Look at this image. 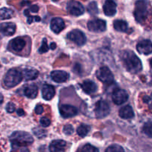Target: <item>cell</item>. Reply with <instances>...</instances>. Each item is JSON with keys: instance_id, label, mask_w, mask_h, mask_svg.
<instances>
[{"instance_id": "37", "label": "cell", "mask_w": 152, "mask_h": 152, "mask_svg": "<svg viewBox=\"0 0 152 152\" xmlns=\"http://www.w3.org/2000/svg\"><path fill=\"white\" fill-rule=\"evenodd\" d=\"M28 24H31L32 23L33 21H36V22H39L41 20L39 16H30L28 15Z\"/></svg>"}, {"instance_id": "4", "label": "cell", "mask_w": 152, "mask_h": 152, "mask_svg": "<svg viewBox=\"0 0 152 152\" xmlns=\"http://www.w3.org/2000/svg\"><path fill=\"white\" fill-rule=\"evenodd\" d=\"M148 3L146 0H138L135 4L134 17L140 23L145 21L148 15Z\"/></svg>"}, {"instance_id": "9", "label": "cell", "mask_w": 152, "mask_h": 152, "mask_svg": "<svg viewBox=\"0 0 152 152\" xmlns=\"http://www.w3.org/2000/svg\"><path fill=\"white\" fill-rule=\"evenodd\" d=\"M88 28L92 32H103L106 29V22L102 19H96L88 22Z\"/></svg>"}, {"instance_id": "32", "label": "cell", "mask_w": 152, "mask_h": 152, "mask_svg": "<svg viewBox=\"0 0 152 152\" xmlns=\"http://www.w3.org/2000/svg\"><path fill=\"white\" fill-rule=\"evenodd\" d=\"M34 134L38 138H42L45 137L46 132L44 129H39V128H36L34 129Z\"/></svg>"}, {"instance_id": "35", "label": "cell", "mask_w": 152, "mask_h": 152, "mask_svg": "<svg viewBox=\"0 0 152 152\" xmlns=\"http://www.w3.org/2000/svg\"><path fill=\"white\" fill-rule=\"evenodd\" d=\"M40 124L43 127H48L50 125V120L48 117H42L40 119Z\"/></svg>"}, {"instance_id": "45", "label": "cell", "mask_w": 152, "mask_h": 152, "mask_svg": "<svg viewBox=\"0 0 152 152\" xmlns=\"http://www.w3.org/2000/svg\"><path fill=\"white\" fill-rule=\"evenodd\" d=\"M53 1H59V0H53Z\"/></svg>"}, {"instance_id": "12", "label": "cell", "mask_w": 152, "mask_h": 152, "mask_svg": "<svg viewBox=\"0 0 152 152\" xmlns=\"http://www.w3.org/2000/svg\"><path fill=\"white\" fill-rule=\"evenodd\" d=\"M137 50L139 53L148 55L152 53V43L150 40L145 39L140 41L137 45Z\"/></svg>"}, {"instance_id": "5", "label": "cell", "mask_w": 152, "mask_h": 152, "mask_svg": "<svg viewBox=\"0 0 152 152\" xmlns=\"http://www.w3.org/2000/svg\"><path fill=\"white\" fill-rule=\"evenodd\" d=\"M95 115L97 118L102 119L110 114V106L104 100H99L95 104Z\"/></svg>"}, {"instance_id": "13", "label": "cell", "mask_w": 152, "mask_h": 152, "mask_svg": "<svg viewBox=\"0 0 152 152\" xmlns=\"http://www.w3.org/2000/svg\"><path fill=\"white\" fill-rule=\"evenodd\" d=\"M50 77L53 81L55 83H65V82L68 81V78H69V74L64 71H60V70H56V71H52L50 74Z\"/></svg>"}, {"instance_id": "38", "label": "cell", "mask_w": 152, "mask_h": 152, "mask_svg": "<svg viewBox=\"0 0 152 152\" xmlns=\"http://www.w3.org/2000/svg\"><path fill=\"white\" fill-rule=\"evenodd\" d=\"M43 111H44V108H43V107L42 106V105H37V107L35 108V112L37 114H42Z\"/></svg>"}, {"instance_id": "29", "label": "cell", "mask_w": 152, "mask_h": 152, "mask_svg": "<svg viewBox=\"0 0 152 152\" xmlns=\"http://www.w3.org/2000/svg\"><path fill=\"white\" fill-rule=\"evenodd\" d=\"M105 152H125V150L120 145L117 144H113L106 148Z\"/></svg>"}, {"instance_id": "44", "label": "cell", "mask_w": 152, "mask_h": 152, "mask_svg": "<svg viewBox=\"0 0 152 152\" xmlns=\"http://www.w3.org/2000/svg\"><path fill=\"white\" fill-rule=\"evenodd\" d=\"M150 65H151V67L152 68V59L150 60Z\"/></svg>"}, {"instance_id": "18", "label": "cell", "mask_w": 152, "mask_h": 152, "mask_svg": "<svg viewBox=\"0 0 152 152\" xmlns=\"http://www.w3.org/2000/svg\"><path fill=\"white\" fill-rule=\"evenodd\" d=\"M81 87L83 90L84 91L85 93L88 94H91L95 93L97 90V86L91 80H85L81 84Z\"/></svg>"}, {"instance_id": "19", "label": "cell", "mask_w": 152, "mask_h": 152, "mask_svg": "<svg viewBox=\"0 0 152 152\" xmlns=\"http://www.w3.org/2000/svg\"><path fill=\"white\" fill-rule=\"evenodd\" d=\"M25 44H26V42L23 39L21 38V37H17V38L12 39L9 45H10V47L11 48L12 50L16 52H19L24 48Z\"/></svg>"}, {"instance_id": "6", "label": "cell", "mask_w": 152, "mask_h": 152, "mask_svg": "<svg viewBox=\"0 0 152 152\" xmlns=\"http://www.w3.org/2000/svg\"><path fill=\"white\" fill-rule=\"evenodd\" d=\"M96 77L98 80H100L101 82L107 84L113 83L114 81V75L110 71L109 68L106 66H103L99 68L96 73Z\"/></svg>"}, {"instance_id": "41", "label": "cell", "mask_w": 152, "mask_h": 152, "mask_svg": "<svg viewBox=\"0 0 152 152\" xmlns=\"http://www.w3.org/2000/svg\"><path fill=\"white\" fill-rule=\"evenodd\" d=\"M56 45L55 44L54 42H52L51 44H50V47H49V48H51L52 50H54V49L56 48Z\"/></svg>"}, {"instance_id": "14", "label": "cell", "mask_w": 152, "mask_h": 152, "mask_svg": "<svg viewBox=\"0 0 152 152\" xmlns=\"http://www.w3.org/2000/svg\"><path fill=\"white\" fill-rule=\"evenodd\" d=\"M103 11L106 16H114L117 13V4L114 0H105L103 5Z\"/></svg>"}, {"instance_id": "27", "label": "cell", "mask_w": 152, "mask_h": 152, "mask_svg": "<svg viewBox=\"0 0 152 152\" xmlns=\"http://www.w3.org/2000/svg\"><path fill=\"white\" fill-rule=\"evenodd\" d=\"M142 132L148 137L152 138V121L147 122L142 128Z\"/></svg>"}, {"instance_id": "39", "label": "cell", "mask_w": 152, "mask_h": 152, "mask_svg": "<svg viewBox=\"0 0 152 152\" xmlns=\"http://www.w3.org/2000/svg\"><path fill=\"white\" fill-rule=\"evenodd\" d=\"M29 11L33 12V13H37L39 10V7L37 5H31L29 9H28Z\"/></svg>"}, {"instance_id": "42", "label": "cell", "mask_w": 152, "mask_h": 152, "mask_svg": "<svg viewBox=\"0 0 152 152\" xmlns=\"http://www.w3.org/2000/svg\"><path fill=\"white\" fill-rule=\"evenodd\" d=\"M2 102H3V96H2V94H0V105H1Z\"/></svg>"}, {"instance_id": "25", "label": "cell", "mask_w": 152, "mask_h": 152, "mask_svg": "<svg viewBox=\"0 0 152 152\" xmlns=\"http://www.w3.org/2000/svg\"><path fill=\"white\" fill-rule=\"evenodd\" d=\"M13 16V11L10 8L7 7H2L0 9V19L4 20V19H10Z\"/></svg>"}, {"instance_id": "33", "label": "cell", "mask_w": 152, "mask_h": 152, "mask_svg": "<svg viewBox=\"0 0 152 152\" xmlns=\"http://www.w3.org/2000/svg\"><path fill=\"white\" fill-rule=\"evenodd\" d=\"M63 132L67 135H71L74 133V128L71 125H66L63 128Z\"/></svg>"}, {"instance_id": "20", "label": "cell", "mask_w": 152, "mask_h": 152, "mask_svg": "<svg viewBox=\"0 0 152 152\" xmlns=\"http://www.w3.org/2000/svg\"><path fill=\"white\" fill-rule=\"evenodd\" d=\"M42 94L45 100H50L55 95V89L53 86L48 84L44 85L42 89Z\"/></svg>"}, {"instance_id": "7", "label": "cell", "mask_w": 152, "mask_h": 152, "mask_svg": "<svg viewBox=\"0 0 152 152\" xmlns=\"http://www.w3.org/2000/svg\"><path fill=\"white\" fill-rule=\"evenodd\" d=\"M67 10L73 16H80L85 12V8L83 4L76 0H70L67 4Z\"/></svg>"}, {"instance_id": "15", "label": "cell", "mask_w": 152, "mask_h": 152, "mask_svg": "<svg viewBox=\"0 0 152 152\" xmlns=\"http://www.w3.org/2000/svg\"><path fill=\"white\" fill-rule=\"evenodd\" d=\"M16 31V25L13 22H4L0 25V33L4 36H12Z\"/></svg>"}, {"instance_id": "2", "label": "cell", "mask_w": 152, "mask_h": 152, "mask_svg": "<svg viewBox=\"0 0 152 152\" xmlns=\"http://www.w3.org/2000/svg\"><path fill=\"white\" fill-rule=\"evenodd\" d=\"M12 144L16 146H25L34 142V139L31 134L25 132H15L10 137Z\"/></svg>"}, {"instance_id": "23", "label": "cell", "mask_w": 152, "mask_h": 152, "mask_svg": "<svg viewBox=\"0 0 152 152\" xmlns=\"http://www.w3.org/2000/svg\"><path fill=\"white\" fill-rule=\"evenodd\" d=\"M22 77L25 78V80H35L39 75L38 71L36 69H31V68H27L23 71L22 73Z\"/></svg>"}, {"instance_id": "10", "label": "cell", "mask_w": 152, "mask_h": 152, "mask_svg": "<svg viewBox=\"0 0 152 152\" xmlns=\"http://www.w3.org/2000/svg\"><path fill=\"white\" fill-rule=\"evenodd\" d=\"M129 99V94L123 89H116L112 94V100L116 105H122Z\"/></svg>"}, {"instance_id": "31", "label": "cell", "mask_w": 152, "mask_h": 152, "mask_svg": "<svg viewBox=\"0 0 152 152\" xmlns=\"http://www.w3.org/2000/svg\"><path fill=\"white\" fill-rule=\"evenodd\" d=\"M82 152H99V150L96 147L93 146L90 144H87L85 146H83Z\"/></svg>"}, {"instance_id": "36", "label": "cell", "mask_w": 152, "mask_h": 152, "mask_svg": "<svg viewBox=\"0 0 152 152\" xmlns=\"http://www.w3.org/2000/svg\"><path fill=\"white\" fill-rule=\"evenodd\" d=\"M16 110V107L13 102H9L6 105V111L8 113H13Z\"/></svg>"}, {"instance_id": "1", "label": "cell", "mask_w": 152, "mask_h": 152, "mask_svg": "<svg viewBox=\"0 0 152 152\" xmlns=\"http://www.w3.org/2000/svg\"><path fill=\"white\" fill-rule=\"evenodd\" d=\"M123 65L128 71L137 74L142 70V65L140 59L132 50H124L120 56Z\"/></svg>"}, {"instance_id": "3", "label": "cell", "mask_w": 152, "mask_h": 152, "mask_svg": "<svg viewBox=\"0 0 152 152\" xmlns=\"http://www.w3.org/2000/svg\"><path fill=\"white\" fill-rule=\"evenodd\" d=\"M22 74L16 69H10L6 73L4 78V84L7 88H13L17 86L22 80Z\"/></svg>"}, {"instance_id": "40", "label": "cell", "mask_w": 152, "mask_h": 152, "mask_svg": "<svg viewBox=\"0 0 152 152\" xmlns=\"http://www.w3.org/2000/svg\"><path fill=\"white\" fill-rule=\"evenodd\" d=\"M16 113H17V114L19 116H24L25 115V111H23V110L22 109V108H19V109L16 111Z\"/></svg>"}, {"instance_id": "43", "label": "cell", "mask_w": 152, "mask_h": 152, "mask_svg": "<svg viewBox=\"0 0 152 152\" xmlns=\"http://www.w3.org/2000/svg\"><path fill=\"white\" fill-rule=\"evenodd\" d=\"M21 152H29V151H28L26 148H23L22 151H21Z\"/></svg>"}, {"instance_id": "30", "label": "cell", "mask_w": 152, "mask_h": 152, "mask_svg": "<svg viewBox=\"0 0 152 152\" xmlns=\"http://www.w3.org/2000/svg\"><path fill=\"white\" fill-rule=\"evenodd\" d=\"M48 50H49V47L48 45L47 39H43L42 42L41 47H40L39 49V52L40 53H43L48 51Z\"/></svg>"}, {"instance_id": "17", "label": "cell", "mask_w": 152, "mask_h": 152, "mask_svg": "<svg viewBox=\"0 0 152 152\" xmlns=\"http://www.w3.org/2000/svg\"><path fill=\"white\" fill-rule=\"evenodd\" d=\"M66 142L62 140H53L49 146L50 152H65Z\"/></svg>"}, {"instance_id": "11", "label": "cell", "mask_w": 152, "mask_h": 152, "mask_svg": "<svg viewBox=\"0 0 152 152\" xmlns=\"http://www.w3.org/2000/svg\"><path fill=\"white\" fill-rule=\"evenodd\" d=\"M60 114L65 118H70L77 114V108L71 105H62L59 107Z\"/></svg>"}, {"instance_id": "21", "label": "cell", "mask_w": 152, "mask_h": 152, "mask_svg": "<svg viewBox=\"0 0 152 152\" xmlns=\"http://www.w3.org/2000/svg\"><path fill=\"white\" fill-rule=\"evenodd\" d=\"M119 115L123 119H131L134 116L133 108L130 105H126L119 111Z\"/></svg>"}, {"instance_id": "8", "label": "cell", "mask_w": 152, "mask_h": 152, "mask_svg": "<svg viewBox=\"0 0 152 152\" xmlns=\"http://www.w3.org/2000/svg\"><path fill=\"white\" fill-rule=\"evenodd\" d=\"M68 38L79 46H82L86 44V37L83 32L80 30H73L68 34Z\"/></svg>"}, {"instance_id": "28", "label": "cell", "mask_w": 152, "mask_h": 152, "mask_svg": "<svg viewBox=\"0 0 152 152\" xmlns=\"http://www.w3.org/2000/svg\"><path fill=\"white\" fill-rule=\"evenodd\" d=\"M88 11L91 15H96L99 13L97 4H96V1H91L88 4Z\"/></svg>"}, {"instance_id": "16", "label": "cell", "mask_w": 152, "mask_h": 152, "mask_svg": "<svg viewBox=\"0 0 152 152\" xmlns=\"http://www.w3.org/2000/svg\"><path fill=\"white\" fill-rule=\"evenodd\" d=\"M65 26V22L61 18H53L50 22V29L55 34H59L64 29Z\"/></svg>"}, {"instance_id": "24", "label": "cell", "mask_w": 152, "mask_h": 152, "mask_svg": "<svg viewBox=\"0 0 152 152\" xmlns=\"http://www.w3.org/2000/svg\"><path fill=\"white\" fill-rule=\"evenodd\" d=\"M114 28L116 31L120 32H126L128 30V24L126 21L118 19L114 22Z\"/></svg>"}, {"instance_id": "34", "label": "cell", "mask_w": 152, "mask_h": 152, "mask_svg": "<svg viewBox=\"0 0 152 152\" xmlns=\"http://www.w3.org/2000/svg\"><path fill=\"white\" fill-rule=\"evenodd\" d=\"M143 102L146 103L149 106V108H152V94L150 95H145L143 97Z\"/></svg>"}, {"instance_id": "22", "label": "cell", "mask_w": 152, "mask_h": 152, "mask_svg": "<svg viewBox=\"0 0 152 152\" xmlns=\"http://www.w3.org/2000/svg\"><path fill=\"white\" fill-rule=\"evenodd\" d=\"M24 94L25 96L30 99H34L38 94V88L35 85H31L26 87L24 90Z\"/></svg>"}, {"instance_id": "26", "label": "cell", "mask_w": 152, "mask_h": 152, "mask_svg": "<svg viewBox=\"0 0 152 152\" xmlns=\"http://www.w3.org/2000/svg\"><path fill=\"white\" fill-rule=\"evenodd\" d=\"M89 131H90V127L87 126V125L83 124L80 126H79L77 130V132L79 136L82 137H85L88 134Z\"/></svg>"}]
</instances>
